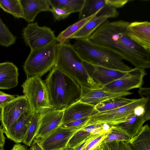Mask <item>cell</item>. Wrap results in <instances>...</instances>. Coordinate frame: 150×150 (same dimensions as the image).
Returning <instances> with one entry per match:
<instances>
[{"mask_svg": "<svg viewBox=\"0 0 150 150\" xmlns=\"http://www.w3.org/2000/svg\"><path fill=\"white\" fill-rule=\"evenodd\" d=\"M130 23L107 20L88 38L95 45L128 61L135 68L145 70L150 67V52L129 38L127 28Z\"/></svg>", "mask_w": 150, "mask_h": 150, "instance_id": "6da1fadb", "label": "cell"}, {"mask_svg": "<svg viewBox=\"0 0 150 150\" xmlns=\"http://www.w3.org/2000/svg\"><path fill=\"white\" fill-rule=\"evenodd\" d=\"M45 83L52 109H64L80 99V85L55 66L50 70Z\"/></svg>", "mask_w": 150, "mask_h": 150, "instance_id": "7a4b0ae2", "label": "cell"}, {"mask_svg": "<svg viewBox=\"0 0 150 150\" xmlns=\"http://www.w3.org/2000/svg\"><path fill=\"white\" fill-rule=\"evenodd\" d=\"M80 85L92 88L93 81L69 41L57 43L55 65Z\"/></svg>", "mask_w": 150, "mask_h": 150, "instance_id": "3957f363", "label": "cell"}, {"mask_svg": "<svg viewBox=\"0 0 150 150\" xmlns=\"http://www.w3.org/2000/svg\"><path fill=\"white\" fill-rule=\"evenodd\" d=\"M72 45L80 58L86 62L125 71L133 69L125 64L121 58L95 45L88 38L76 39Z\"/></svg>", "mask_w": 150, "mask_h": 150, "instance_id": "277c9868", "label": "cell"}, {"mask_svg": "<svg viewBox=\"0 0 150 150\" xmlns=\"http://www.w3.org/2000/svg\"><path fill=\"white\" fill-rule=\"evenodd\" d=\"M57 45L56 42L31 50L23 65L27 78L36 76L41 77L55 66Z\"/></svg>", "mask_w": 150, "mask_h": 150, "instance_id": "5b68a950", "label": "cell"}, {"mask_svg": "<svg viewBox=\"0 0 150 150\" xmlns=\"http://www.w3.org/2000/svg\"><path fill=\"white\" fill-rule=\"evenodd\" d=\"M21 86L32 114H41L52 109L47 87L40 77L27 78Z\"/></svg>", "mask_w": 150, "mask_h": 150, "instance_id": "8992f818", "label": "cell"}, {"mask_svg": "<svg viewBox=\"0 0 150 150\" xmlns=\"http://www.w3.org/2000/svg\"><path fill=\"white\" fill-rule=\"evenodd\" d=\"M150 96L136 99L131 103L112 110L97 113L89 117L84 127L91 125L106 124L110 127L125 121L136 110L144 106Z\"/></svg>", "mask_w": 150, "mask_h": 150, "instance_id": "52a82bcc", "label": "cell"}, {"mask_svg": "<svg viewBox=\"0 0 150 150\" xmlns=\"http://www.w3.org/2000/svg\"><path fill=\"white\" fill-rule=\"evenodd\" d=\"M129 1L128 0H85L81 11L79 12L80 20L100 11L96 17L106 16L115 18L119 15L117 9L124 6Z\"/></svg>", "mask_w": 150, "mask_h": 150, "instance_id": "ba28073f", "label": "cell"}, {"mask_svg": "<svg viewBox=\"0 0 150 150\" xmlns=\"http://www.w3.org/2000/svg\"><path fill=\"white\" fill-rule=\"evenodd\" d=\"M23 36L26 45L31 50L41 48L57 42L53 31L45 26H39L37 22L28 24L23 30Z\"/></svg>", "mask_w": 150, "mask_h": 150, "instance_id": "9c48e42d", "label": "cell"}, {"mask_svg": "<svg viewBox=\"0 0 150 150\" xmlns=\"http://www.w3.org/2000/svg\"><path fill=\"white\" fill-rule=\"evenodd\" d=\"M146 74L145 70L134 68L123 76L97 89L114 93H122L139 88L142 87L144 78Z\"/></svg>", "mask_w": 150, "mask_h": 150, "instance_id": "30bf717a", "label": "cell"}, {"mask_svg": "<svg viewBox=\"0 0 150 150\" xmlns=\"http://www.w3.org/2000/svg\"><path fill=\"white\" fill-rule=\"evenodd\" d=\"M28 111L31 110L24 95L16 97L1 109L0 113V121L4 130L7 129L22 114Z\"/></svg>", "mask_w": 150, "mask_h": 150, "instance_id": "8fae6325", "label": "cell"}, {"mask_svg": "<svg viewBox=\"0 0 150 150\" xmlns=\"http://www.w3.org/2000/svg\"><path fill=\"white\" fill-rule=\"evenodd\" d=\"M83 62L94 83V86L91 88L94 89H98L121 78L129 72L93 65L84 62Z\"/></svg>", "mask_w": 150, "mask_h": 150, "instance_id": "7c38bea8", "label": "cell"}, {"mask_svg": "<svg viewBox=\"0 0 150 150\" xmlns=\"http://www.w3.org/2000/svg\"><path fill=\"white\" fill-rule=\"evenodd\" d=\"M80 129L60 126L46 137L37 141L43 150L64 149L72 136Z\"/></svg>", "mask_w": 150, "mask_h": 150, "instance_id": "4fadbf2b", "label": "cell"}, {"mask_svg": "<svg viewBox=\"0 0 150 150\" xmlns=\"http://www.w3.org/2000/svg\"><path fill=\"white\" fill-rule=\"evenodd\" d=\"M64 110L51 109L41 114L35 139L41 140L61 126Z\"/></svg>", "mask_w": 150, "mask_h": 150, "instance_id": "5bb4252c", "label": "cell"}, {"mask_svg": "<svg viewBox=\"0 0 150 150\" xmlns=\"http://www.w3.org/2000/svg\"><path fill=\"white\" fill-rule=\"evenodd\" d=\"M80 85L81 94L79 101L94 106L110 99L124 97L133 94L132 93L129 91L122 93H114Z\"/></svg>", "mask_w": 150, "mask_h": 150, "instance_id": "9a60e30c", "label": "cell"}, {"mask_svg": "<svg viewBox=\"0 0 150 150\" xmlns=\"http://www.w3.org/2000/svg\"><path fill=\"white\" fill-rule=\"evenodd\" d=\"M144 107H140L123 122L111 127V130L123 133L130 139L139 131L146 120L144 116Z\"/></svg>", "mask_w": 150, "mask_h": 150, "instance_id": "2e32d148", "label": "cell"}, {"mask_svg": "<svg viewBox=\"0 0 150 150\" xmlns=\"http://www.w3.org/2000/svg\"><path fill=\"white\" fill-rule=\"evenodd\" d=\"M128 35L134 42L150 52V23L147 21L130 23Z\"/></svg>", "mask_w": 150, "mask_h": 150, "instance_id": "e0dca14e", "label": "cell"}, {"mask_svg": "<svg viewBox=\"0 0 150 150\" xmlns=\"http://www.w3.org/2000/svg\"><path fill=\"white\" fill-rule=\"evenodd\" d=\"M32 114L28 111L22 114L4 132L8 138L16 144L23 142Z\"/></svg>", "mask_w": 150, "mask_h": 150, "instance_id": "ac0fdd59", "label": "cell"}, {"mask_svg": "<svg viewBox=\"0 0 150 150\" xmlns=\"http://www.w3.org/2000/svg\"><path fill=\"white\" fill-rule=\"evenodd\" d=\"M94 107L79 101L72 104L64 109L61 125L96 114Z\"/></svg>", "mask_w": 150, "mask_h": 150, "instance_id": "d6986e66", "label": "cell"}, {"mask_svg": "<svg viewBox=\"0 0 150 150\" xmlns=\"http://www.w3.org/2000/svg\"><path fill=\"white\" fill-rule=\"evenodd\" d=\"M18 69L12 62L0 63V89H9L18 83Z\"/></svg>", "mask_w": 150, "mask_h": 150, "instance_id": "ffe728a7", "label": "cell"}, {"mask_svg": "<svg viewBox=\"0 0 150 150\" xmlns=\"http://www.w3.org/2000/svg\"><path fill=\"white\" fill-rule=\"evenodd\" d=\"M24 18L28 22L34 21L40 12L50 11V6L48 0H20Z\"/></svg>", "mask_w": 150, "mask_h": 150, "instance_id": "44dd1931", "label": "cell"}, {"mask_svg": "<svg viewBox=\"0 0 150 150\" xmlns=\"http://www.w3.org/2000/svg\"><path fill=\"white\" fill-rule=\"evenodd\" d=\"M134 150H150V127L143 126L138 133L127 142Z\"/></svg>", "mask_w": 150, "mask_h": 150, "instance_id": "7402d4cb", "label": "cell"}, {"mask_svg": "<svg viewBox=\"0 0 150 150\" xmlns=\"http://www.w3.org/2000/svg\"><path fill=\"white\" fill-rule=\"evenodd\" d=\"M100 11L97 12L89 17L79 20L60 32L56 37V41L62 44L70 41L71 37L75 34L87 22L95 16Z\"/></svg>", "mask_w": 150, "mask_h": 150, "instance_id": "603a6c76", "label": "cell"}, {"mask_svg": "<svg viewBox=\"0 0 150 150\" xmlns=\"http://www.w3.org/2000/svg\"><path fill=\"white\" fill-rule=\"evenodd\" d=\"M96 16L87 22L71 37V39L88 38L100 25L108 20V18L106 16L96 17Z\"/></svg>", "mask_w": 150, "mask_h": 150, "instance_id": "cb8c5ba5", "label": "cell"}, {"mask_svg": "<svg viewBox=\"0 0 150 150\" xmlns=\"http://www.w3.org/2000/svg\"><path fill=\"white\" fill-rule=\"evenodd\" d=\"M136 99H128L124 97L110 99L95 106L94 110L96 113L112 110L129 104Z\"/></svg>", "mask_w": 150, "mask_h": 150, "instance_id": "d4e9b609", "label": "cell"}, {"mask_svg": "<svg viewBox=\"0 0 150 150\" xmlns=\"http://www.w3.org/2000/svg\"><path fill=\"white\" fill-rule=\"evenodd\" d=\"M41 116L40 113L32 114L23 142L28 146L35 139L38 128Z\"/></svg>", "mask_w": 150, "mask_h": 150, "instance_id": "484cf974", "label": "cell"}, {"mask_svg": "<svg viewBox=\"0 0 150 150\" xmlns=\"http://www.w3.org/2000/svg\"><path fill=\"white\" fill-rule=\"evenodd\" d=\"M48 1L51 7L64 8L72 13L80 12L85 0H48Z\"/></svg>", "mask_w": 150, "mask_h": 150, "instance_id": "4316f807", "label": "cell"}, {"mask_svg": "<svg viewBox=\"0 0 150 150\" xmlns=\"http://www.w3.org/2000/svg\"><path fill=\"white\" fill-rule=\"evenodd\" d=\"M0 8L16 18H24L20 0H0Z\"/></svg>", "mask_w": 150, "mask_h": 150, "instance_id": "83f0119b", "label": "cell"}, {"mask_svg": "<svg viewBox=\"0 0 150 150\" xmlns=\"http://www.w3.org/2000/svg\"><path fill=\"white\" fill-rule=\"evenodd\" d=\"M16 39L0 18V45L8 47L15 42Z\"/></svg>", "mask_w": 150, "mask_h": 150, "instance_id": "f1b7e54d", "label": "cell"}, {"mask_svg": "<svg viewBox=\"0 0 150 150\" xmlns=\"http://www.w3.org/2000/svg\"><path fill=\"white\" fill-rule=\"evenodd\" d=\"M92 134L83 128L80 129L76 132L71 137L66 148H74L86 140Z\"/></svg>", "mask_w": 150, "mask_h": 150, "instance_id": "f546056e", "label": "cell"}, {"mask_svg": "<svg viewBox=\"0 0 150 150\" xmlns=\"http://www.w3.org/2000/svg\"><path fill=\"white\" fill-rule=\"evenodd\" d=\"M130 139V138L128 135L123 133L111 130L107 133L106 137L100 144L115 141L127 142Z\"/></svg>", "mask_w": 150, "mask_h": 150, "instance_id": "4dcf8cb0", "label": "cell"}, {"mask_svg": "<svg viewBox=\"0 0 150 150\" xmlns=\"http://www.w3.org/2000/svg\"><path fill=\"white\" fill-rule=\"evenodd\" d=\"M107 133L100 134H92L89 138L84 150H93L100 144L106 137Z\"/></svg>", "mask_w": 150, "mask_h": 150, "instance_id": "1f68e13d", "label": "cell"}, {"mask_svg": "<svg viewBox=\"0 0 150 150\" xmlns=\"http://www.w3.org/2000/svg\"><path fill=\"white\" fill-rule=\"evenodd\" d=\"M50 11L52 13L55 21L64 19L71 13L65 8L56 7H51Z\"/></svg>", "mask_w": 150, "mask_h": 150, "instance_id": "d6a6232c", "label": "cell"}, {"mask_svg": "<svg viewBox=\"0 0 150 150\" xmlns=\"http://www.w3.org/2000/svg\"><path fill=\"white\" fill-rule=\"evenodd\" d=\"M88 117H86L71 121L61 125L60 126L65 128L80 129L83 127Z\"/></svg>", "mask_w": 150, "mask_h": 150, "instance_id": "836d02e7", "label": "cell"}, {"mask_svg": "<svg viewBox=\"0 0 150 150\" xmlns=\"http://www.w3.org/2000/svg\"><path fill=\"white\" fill-rule=\"evenodd\" d=\"M103 150H121L120 141H113L99 145Z\"/></svg>", "mask_w": 150, "mask_h": 150, "instance_id": "e575fe53", "label": "cell"}, {"mask_svg": "<svg viewBox=\"0 0 150 150\" xmlns=\"http://www.w3.org/2000/svg\"><path fill=\"white\" fill-rule=\"evenodd\" d=\"M15 95L6 93L0 91V109L1 110L8 103L14 100Z\"/></svg>", "mask_w": 150, "mask_h": 150, "instance_id": "d590c367", "label": "cell"}, {"mask_svg": "<svg viewBox=\"0 0 150 150\" xmlns=\"http://www.w3.org/2000/svg\"><path fill=\"white\" fill-rule=\"evenodd\" d=\"M29 150H43L38 142L35 139L32 142Z\"/></svg>", "mask_w": 150, "mask_h": 150, "instance_id": "8d00e7d4", "label": "cell"}, {"mask_svg": "<svg viewBox=\"0 0 150 150\" xmlns=\"http://www.w3.org/2000/svg\"><path fill=\"white\" fill-rule=\"evenodd\" d=\"M10 150H29L27 147L25 145L20 143L16 144Z\"/></svg>", "mask_w": 150, "mask_h": 150, "instance_id": "74e56055", "label": "cell"}, {"mask_svg": "<svg viewBox=\"0 0 150 150\" xmlns=\"http://www.w3.org/2000/svg\"><path fill=\"white\" fill-rule=\"evenodd\" d=\"M121 150H134L126 142L120 141Z\"/></svg>", "mask_w": 150, "mask_h": 150, "instance_id": "f35d334b", "label": "cell"}, {"mask_svg": "<svg viewBox=\"0 0 150 150\" xmlns=\"http://www.w3.org/2000/svg\"><path fill=\"white\" fill-rule=\"evenodd\" d=\"M4 130L0 127V146H4L5 142V137L4 135Z\"/></svg>", "mask_w": 150, "mask_h": 150, "instance_id": "ab89813d", "label": "cell"}, {"mask_svg": "<svg viewBox=\"0 0 150 150\" xmlns=\"http://www.w3.org/2000/svg\"><path fill=\"white\" fill-rule=\"evenodd\" d=\"M90 136L85 141L81 143L74 148L73 149L74 150H84V148L88 142L89 138Z\"/></svg>", "mask_w": 150, "mask_h": 150, "instance_id": "60d3db41", "label": "cell"}, {"mask_svg": "<svg viewBox=\"0 0 150 150\" xmlns=\"http://www.w3.org/2000/svg\"><path fill=\"white\" fill-rule=\"evenodd\" d=\"M94 150H103L101 148V147L99 145L98 147L95 148Z\"/></svg>", "mask_w": 150, "mask_h": 150, "instance_id": "b9f144b4", "label": "cell"}, {"mask_svg": "<svg viewBox=\"0 0 150 150\" xmlns=\"http://www.w3.org/2000/svg\"><path fill=\"white\" fill-rule=\"evenodd\" d=\"M63 150H74V149H70V148H66L64 149Z\"/></svg>", "mask_w": 150, "mask_h": 150, "instance_id": "7bdbcfd3", "label": "cell"}, {"mask_svg": "<svg viewBox=\"0 0 150 150\" xmlns=\"http://www.w3.org/2000/svg\"><path fill=\"white\" fill-rule=\"evenodd\" d=\"M0 150H5L3 146H0Z\"/></svg>", "mask_w": 150, "mask_h": 150, "instance_id": "ee69618b", "label": "cell"}, {"mask_svg": "<svg viewBox=\"0 0 150 150\" xmlns=\"http://www.w3.org/2000/svg\"><path fill=\"white\" fill-rule=\"evenodd\" d=\"M63 149H62V150H63Z\"/></svg>", "mask_w": 150, "mask_h": 150, "instance_id": "f6af8a7d", "label": "cell"}, {"mask_svg": "<svg viewBox=\"0 0 150 150\" xmlns=\"http://www.w3.org/2000/svg\"><path fill=\"white\" fill-rule=\"evenodd\" d=\"M93 150H94V149Z\"/></svg>", "mask_w": 150, "mask_h": 150, "instance_id": "bcb514c9", "label": "cell"}]
</instances>
